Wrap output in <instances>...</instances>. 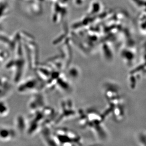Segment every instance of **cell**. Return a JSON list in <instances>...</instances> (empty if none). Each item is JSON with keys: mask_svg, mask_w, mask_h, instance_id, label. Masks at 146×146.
<instances>
[{"mask_svg": "<svg viewBox=\"0 0 146 146\" xmlns=\"http://www.w3.org/2000/svg\"><path fill=\"white\" fill-rule=\"evenodd\" d=\"M78 115L73 101L69 99H64L61 102L60 111L56 118V123H59L73 118Z\"/></svg>", "mask_w": 146, "mask_h": 146, "instance_id": "2", "label": "cell"}, {"mask_svg": "<svg viewBox=\"0 0 146 146\" xmlns=\"http://www.w3.org/2000/svg\"><path fill=\"white\" fill-rule=\"evenodd\" d=\"M46 105L45 98L43 95L40 94H36L30 99L29 105V108L30 111H33L40 108L44 107Z\"/></svg>", "mask_w": 146, "mask_h": 146, "instance_id": "4", "label": "cell"}, {"mask_svg": "<svg viewBox=\"0 0 146 146\" xmlns=\"http://www.w3.org/2000/svg\"><path fill=\"white\" fill-rule=\"evenodd\" d=\"M56 144L60 145H81V138L76 132L66 129H57L53 131Z\"/></svg>", "mask_w": 146, "mask_h": 146, "instance_id": "1", "label": "cell"}, {"mask_svg": "<svg viewBox=\"0 0 146 146\" xmlns=\"http://www.w3.org/2000/svg\"><path fill=\"white\" fill-rule=\"evenodd\" d=\"M43 81L39 77H30L23 80L19 87V90L23 94L37 93L43 88Z\"/></svg>", "mask_w": 146, "mask_h": 146, "instance_id": "3", "label": "cell"}]
</instances>
